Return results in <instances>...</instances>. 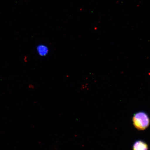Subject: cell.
Returning a JSON list of instances; mask_svg holds the SVG:
<instances>
[{
    "label": "cell",
    "mask_w": 150,
    "mask_h": 150,
    "mask_svg": "<svg viewBox=\"0 0 150 150\" xmlns=\"http://www.w3.org/2000/svg\"><path fill=\"white\" fill-rule=\"evenodd\" d=\"M133 125L137 130H145L149 126V117L145 112L140 111L134 114L132 119Z\"/></svg>",
    "instance_id": "1"
},
{
    "label": "cell",
    "mask_w": 150,
    "mask_h": 150,
    "mask_svg": "<svg viewBox=\"0 0 150 150\" xmlns=\"http://www.w3.org/2000/svg\"><path fill=\"white\" fill-rule=\"evenodd\" d=\"M147 144L143 141L138 140L135 142L132 146V150H148Z\"/></svg>",
    "instance_id": "2"
},
{
    "label": "cell",
    "mask_w": 150,
    "mask_h": 150,
    "mask_svg": "<svg viewBox=\"0 0 150 150\" xmlns=\"http://www.w3.org/2000/svg\"><path fill=\"white\" fill-rule=\"evenodd\" d=\"M36 49L39 55L41 56H46L48 53L49 50L48 47L44 44H40L38 45Z\"/></svg>",
    "instance_id": "3"
}]
</instances>
